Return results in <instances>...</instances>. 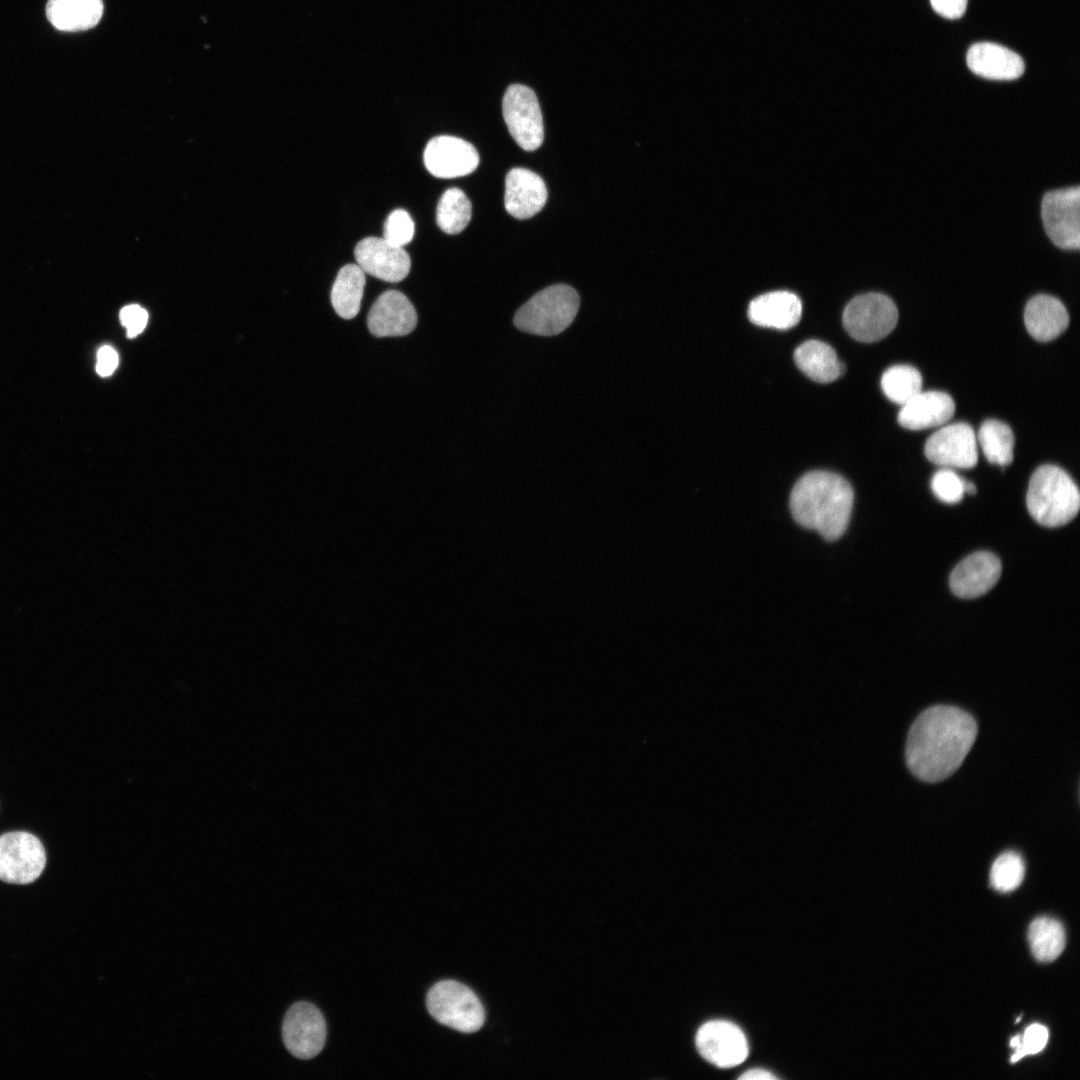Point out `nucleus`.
<instances>
[{
	"label": "nucleus",
	"instance_id": "6ab92c4d",
	"mask_svg": "<svg viewBox=\"0 0 1080 1080\" xmlns=\"http://www.w3.org/2000/svg\"><path fill=\"white\" fill-rule=\"evenodd\" d=\"M967 65L974 74L992 80H1014L1025 69L1017 53L990 42L972 45L967 53Z\"/></svg>",
	"mask_w": 1080,
	"mask_h": 1080
},
{
	"label": "nucleus",
	"instance_id": "a211bd4d",
	"mask_svg": "<svg viewBox=\"0 0 1080 1080\" xmlns=\"http://www.w3.org/2000/svg\"><path fill=\"white\" fill-rule=\"evenodd\" d=\"M955 412L952 397L942 391H920L902 405L898 423L909 430H923L948 422Z\"/></svg>",
	"mask_w": 1080,
	"mask_h": 1080
},
{
	"label": "nucleus",
	"instance_id": "f257e3e1",
	"mask_svg": "<svg viewBox=\"0 0 1080 1080\" xmlns=\"http://www.w3.org/2000/svg\"><path fill=\"white\" fill-rule=\"evenodd\" d=\"M976 736V721L966 711L947 705L930 707L909 730L907 766L922 781H942L960 767Z\"/></svg>",
	"mask_w": 1080,
	"mask_h": 1080
},
{
	"label": "nucleus",
	"instance_id": "412c9836",
	"mask_svg": "<svg viewBox=\"0 0 1080 1080\" xmlns=\"http://www.w3.org/2000/svg\"><path fill=\"white\" fill-rule=\"evenodd\" d=\"M1024 322L1029 334L1037 341H1051L1061 335L1069 324L1064 304L1057 298L1039 294L1026 304Z\"/></svg>",
	"mask_w": 1080,
	"mask_h": 1080
},
{
	"label": "nucleus",
	"instance_id": "4be33fe9",
	"mask_svg": "<svg viewBox=\"0 0 1080 1080\" xmlns=\"http://www.w3.org/2000/svg\"><path fill=\"white\" fill-rule=\"evenodd\" d=\"M103 8L102 0H48L46 16L60 31H83L98 24Z\"/></svg>",
	"mask_w": 1080,
	"mask_h": 1080
},
{
	"label": "nucleus",
	"instance_id": "2eb2a0df",
	"mask_svg": "<svg viewBox=\"0 0 1080 1080\" xmlns=\"http://www.w3.org/2000/svg\"><path fill=\"white\" fill-rule=\"evenodd\" d=\"M367 325L376 337H396L411 333L417 325V314L409 299L400 291L382 293L367 316Z\"/></svg>",
	"mask_w": 1080,
	"mask_h": 1080
},
{
	"label": "nucleus",
	"instance_id": "2f4dec72",
	"mask_svg": "<svg viewBox=\"0 0 1080 1080\" xmlns=\"http://www.w3.org/2000/svg\"><path fill=\"white\" fill-rule=\"evenodd\" d=\"M1048 1038L1049 1032L1044 1025L1035 1023L1028 1026L1021 1036L1020 1044L1015 1048L1011 1062H1017L1026 1055L1039 1053L1046 1046Z\"/></svg>",
	"mask_w": 1080,
	"mask_h": 1080
},
{
	"label": "nucleus",
	"instance_id": "7ed1b4c3",
	"mask_svg": "<svg viewBox=\"0 0 1080 1080\" xmlns=\"http://www.w3.org/2000/svg\"><path fill=\"white\" fill-rule=\"evenodd\" d=\"M1027 509L1036 522L1046 527L1069 523L1078 514L1080 494L1073 479L1062 468L1043 465L1032 474Z\"/></svg>",
	"mask_w": 1080,
	"mask_h": 1080
},
{
	"label": "nucleus",
	"instance_id": "c9c22d12",
	"mask_svg": "<svg viewBox=\"0 0 1080 1080\" xmlns=\"http://www.w3.org/2000/svg\"><path fill=\"white\" fill-rule=\"evenodd\" d=\"M739 1079H747V1080L766 1079V1080H770V1079H777V1077L775 1075H773L771 1072L763 1070V1069H751V1070H748L745 1073H743L739 1077Z\"/></svg>",
	"mask_w": 1080,
	"mask_h": 1080
},
{
	"label": "nucleus",
	"instance_id": "ddd939ff",
	"mask_svg": "<svg viewBox=\"0 0 1080 1080\" xmlns=\"http://www.w3.org/2000/svg\"><path fill=\"white\" fill-rule=\"evenodd\" d=\"M426 169L438 178H456L472 173L479 164L476 148L464 139L441 135L432 138L424 154Z\"/></svg>",
	"mask_w": 1080,
	"mask_h": 1080
},
{
	"label": "nucleus",
	"instance_id": "c756f323",
	"mask_svg": "<svg viewBox=\"0 0 1080 1080\" xmlns=\"http://www.w3.org/2000/svg\"><path fill=\"white\" fill-rule=\"evenodd\" d=\"M965 481L951 468H943L933 475L931 489L942 502L955 504L960 502L965 494Z\"/></svg>",
	"mask_w": 1080,
	"mask_h": 1080
},
{
	"label": "nucleus",
	"instance_id": "f704fd0d",
	"mask_svg": "<svg viewBox=\"0 0 1080 1080\" xmlns=\"http://www.w3.org/2000/svg\"><path fill=\"white\" fill-rule=\"evenodd\" d=\"M118 365V354L111 346H103L97 353L96 371L100 376L111 375Z\"/></svg>",
	"mask_w": 1080,
	"mask_h": 1080
},
{
	"label": "nucleus",
	"instance_id": "72a5a7b5",
	"mask_svg": "<svg viewBox=\"0 0 1080 1080\" xmlns=\"http://www.w3.org/2000/svg\"><path fill=\"white\" fill-rule=\"evenodd\" d=\"M935 12L948 19L960 18L967 7V0H930Z\"/></svg>",
	"mask_w": 1080,
	"mask_h": 1080
},
{
	"label": "nucleus",
	"instance_id": "dca6fc26",
	"mask_svg": "<svg viewBox=\"0 0 1080 1080\" xmlns=\"http://www.w3.org/2000/svg\"><path fill=\"white\" fill-rule=\"evenodd\" d=\"M1001 562L987 551L975 552L964 558L952 571L950 588L961 598H974L992 589L1001 575Z\"/></svg>",
	"mask_w": 1080,
	"mask_h": 1080
},
{
	"label": "nucleus",
	"instance_id": "c85d7f7f",
	"mask_svg": "<svg viewBox=\"0 0 1080 1080\" xmlns=\"http://www.w3.org/2000/svg\"><path fill=\"white\" fill-rule=\"evenodd\" d=\"M1025 864L1022 857L1013 851L999 855L990 871L991 886L999 892L1015 890L1023 881Z\"/></svg>",
	"mask_w": 1080,
	"mask_h": 1080
},
{
	"label": "nucleus",
	"instance_id": "9b49d317",
	"mask_svg": "<svg viewBox=\"0 0 1080 1080\" xmlns=\"http://www.w3.org/2000/svg\"><path fill=\"white\" fill-rule=\"evenodd\" d=\"M925 456L944 468H972L977 464V438L967 423L943 426L926 441Z\"/></svg>",
	"mask_w": 1080,
	"mask_h": 1080
},
{
	"label": "nucleus",
	"instance_id": "1a4fd4ad",
	"mask_svg": "<svg viewBox=\"0 0 1080 1080\" xmlns=\"http://www.w3.org/2000/svg\"><path fill=\"white\" fill-rule=\"evenodd\" d=\"M1042 220L1051 241L1065 250L1080 247L1079 186L1047 192L1042 200Z\"/></svg>",
	"mask_w": 1080,
	"mask_h": 1080
},
{
	"label": "nucleus",
	"instance_id": "423d86ee",
	"mask_svg": "<svg viewBox=\"0 0 1080 1080\" xmlns=\"http://www.w3.org/2000/svg\"><path fill=\"white\" fill-rule=\"evenodd\" d=\"M898 310L888 296L870 292L854 297L843 312L847 333L860 342H875L886 337L896 326Z\"/></svg>",
	"mask_w": 1080,
	"mask_h": 1080
},
{
	"label": "nucleus",
	"instance_id": "9d476101",
	"mask_svg": "<svg viewBox=\"0 0 1080 1080\" xmlns=\"http://www.w3.org/2000/svg\"><path fill=\"white\" fill-rule=\"evenodd\" d=\"M282 1037L286 1049L296 1058L310 1059L318 1055L326 1041V1022L313 1004L300 1001L293 1004L283 1020Z\"/></svg>",
	"mask_w": 1080,
	"mask_h": 1080
},
{
	"label": "nucleus",
	"instance_id": "0eeeda50",
	"mask_svg": "<svg viewBox=\"0 0 1080 1080\" xmlns=\"http://www.w3.org/2000/svg\"><path fill=\"white\" fill-rule=\"evenodd\" d=\"M45 865V849L35 835L14 831L0 836L1 881L18 885L32 883L41 875Z\"/></svg>",
	"mask_w": 1080,
	"mask_h": 1080
},
{
	"label": "nucleus",
	"instance_id": "a878e982",
	"mask_svg": "<svg viewBox=\"0 0 1080 1080\" xmlns=\"http://www.w3.org/2000/svg\"><path fill=\"white\" fill-rule=\"evenodd\" d=\"M977 439L991 464L1008 466L1012 463L1015 438L1007 424L995 419L986 420L979 429Z\"/></svg>",
	"mask_w": 1080,
	"mask_h": 1080
},
{
	"label": "nucleus",
	"instance_id": "5701e85b",
	"mask_svg": "<svg viewBox=\"0 0 1080 1080\" xmlns=\"http://www.w3.org/2000/svg\"><path fill=\"white\" fill-rule=\"evenodd\" d=\"M794 360L807 377L819 383L833 382L845 371L834 349L819 340H808L799 345L794 351Z\"/></svg>",
	"mask_w": 1080,
	"mask_h": 1080
},
{
	"label": "nucleus",
	"instance_id": "39448f33",
	"mask_svg": "<svg viewBox=\"0 0 1080 1080\" xmlns=\"http://www.w3.org/2000/svg\"><path fill=\"white\" fill-rule=\"evenodd\" d=\"M426 1005L436 1021L459 1032H476L485 1021V1011L477 995L454 980L433 985L427 993Z\"/></svg>",
	"mask_w": 1080,
	"mask_h": 1080
},
{
	"label": "nucleus",
	"instance_id": "7c9ffc66",
	"mask_svg": "<svg viewBox=\"0 0 1080 1080\" xmlns=\"http://www.w3.org/2000/svg\"><path fill=\"white\" fill-rule=\"evenodd\" d=\"M414 231V221L410 214L403 209H396L385 221L383 238L392 245L403 247L411 242Z\"/></svg>",
	"mask_w": 1080,
	"mask_h": 1080
},
{
	"label": "nucleus",
	"instance_id": "6e6552de",
	"mask_svg": "<svg viewBox=\"0 0 1080 1080\" xmlns=\"http://www.w3.org/2000/svg\"><path fill=\"white\" fill-rule=\"evenodd\" d=\"M502 111L510 135L523 150L534 151L542 144L543 118L531 88L522 84L510 85L503 96Z\"/></svg>",
	"mask_w": 1080,
	"mask_h": 1080
},
{
	"label": "nucleus",
	"instance_id": "aec40b11",
	"mask_svg": "<svg viewBox=\"0 0 1080 1080\" xmlns=\"http://www.w3.org/2000/svg\"><path fill=\"white\" fill-rule=\"evenodd\" d=\"M801 314V300L789 291L760 295L753 299L748 307V318L753 324L779 330L797 325Z\"/></svg>",
	"mask_w": 1080,
	"mask_h": 1080
},
{
	"label": "nucleus",
	"instance_id": "20e7f679",
	"mask_svg": "<svg viewBox=\"0 0 1080 1080\" xmlns=\"http://www.w3.org/2000/svg\"><path fill=\"white\" fill-rule=\"evenodd\" d=\"M580 298L567 284H554L533 295L515 313L513 323L523 332L555 336L575 319Z\"/></svg>",
	"mask_w": 1080,
	"mask_h": 1080
},
{
	"label": "nucleus",
	"instance_id": "4468645a",
	"mask_svg": "<svg viewBox=\"0 0 1080 1080\" xmlns=\"http://www.w3.org/2000/svg\"><path fill=\"white\" fill-rule=\"evenodd\" d=\"M357 265L364 273L387 282H399L410 271L411 260L403 249L390 244L384 238L367 237L354 249Z\"/></svg>",
	"mask_w": 1080,
	"mask_h": 1080
},
{
	"label": "nucleus",
	"instance_id": "f8f14e48",
	"mask_svg": "<svg viewBox=\"0 0 1080 1080\" xmlns=\"http://www.w3.org/2000/svg\"><path fill=\"white\" fill-rule=\"evenodd\" d=\"M696 1046L703 1058L721 1068L734 1067L748 1055L743 1031L726 1020L704 1023L696 1034Z\"/></svg>",
	"mask_w": 1080,
	"mask_h": 1080
},
{
	"label": "nucleus",
	"instance_id": "cd10ccee",
	"mask_svg": "<svg viewBox=\"0 0 1080 1080\" xmlns=\"http://www.w3.org/2000/svg\"><path fill=\"white\" fill-rule=\"evenodd\" d=\"M881 388L889 400L903 405L921 391L922 376L913 366L894 365L883 373Z\"/></svg>",
	"mask_w": 1080,
	"mask_h": 1080
},
{
	"label": "nucleus",
	"instance_id": "393cba45",
	"mask_svg": "<svg viewBox=\"0 0 1080 1080\" xmlns=\"http://www.w3.org/2000/svg\"><path fill=\"white\" fill-rule=\"evenodd\" d=\"M1028 942L1033 956L1040 962L1056 960L1065 948V930L1058 920L1041 916L1028 928Z\"/></svg>",
	"mask_w": 1080,
	"mask_h": 1080
},
{
	"label": "nucleus",
	"instance_id": "f3484780",
	"mask_svg": "<svg viewBox=\"0 0 1080 1080\" xmlns=\"http://www.w3.org/2000/svg\"><path fill=\"white\" fill-rule=\"evenodd\" d=\"M547 189L542 178L525 168H512L505 178L506 211L517 219L537 214L545 205Z\"/></svg>",
	"mask_w": 1080,
	"mask_h": 1080
},
{
	"label": "nucleus",
	"instance_id": "f03ea898",
	"mask_svg": "<svg viewBox=\"0 0 1080 1080\" xmlns=\"http://www.w3.org/2000/svg\"><path fill=\"white\" fill-rule=\"evenodd\" d=\"M854 502V492L842 476L828 471H811L794 485L790 509L795 521L834 541L845 532Z\"/></svg>",
	"mask_w": 1080,
	"mask_h": 1080
},
{
	"label": "nucleus",
	"instance_id": "b1692460",
	"mask_svg": "<svg viewBox=\"0 0 1080 1080\" xmlns=\"http://www.w3.org/2000/svg\"><path fill=\"white\" fill-rule=\"evenodd\" d=\"M365 283V273L357 264H347L339 270L330 298L341 318L352 319L358 314Z\"/></svg>",
	"mask_w": 1080,
	"mask_h": 1080
},
{
	"label": "nucleus",
	"instance_id": "bb28decb",
	"mask_svg": "<svg viewBox=\"0 0 1080 1080\" xmlns=\"http://www.w3.org/2000/svg\"><path fill=\"white\" fill-rule=\"evenodd\" d=\"M472 205L466 194L458 188H450L441 196L436 209V222L447 234H458L468 225Z\"/></svg>",
	"mask_w": 1080,
	"mask_h": 1080
},
{
	"label": "nucleus",
	"instance_id": "473e14b6",
	"mask_svg": "<svg viewBox=\"0 0 1080 1080\" xmlns=\"http://www.w3.org/2000/svg\"><path fill=\"white\" fill-rule=\"evenodd\" d=\"M120 320L127 330V336L132 338L144 330L147 324L148 314L146 310L139 305L132 304L122 308L120 311Z\"/></svg>",
	"mask_w": 1080,
	"mask_h": 1080
},
{
	"label": "nucleus",
	"instance_id": "e433bc0d",
	"mask_svg": "<svg viewBox=\"0 0 1080 1080\" xmlns=\"http://www.w3.org/2000/svg\"><path fill=\"white\" fill-rule=\"evenodd\" d=\"M965 493H968V494H971V495L975 494L976 493V486L970 481H965Z\"/></svg>",
	"mask_w": 1080,
	"mask_h": 1080
}]
</instances>
